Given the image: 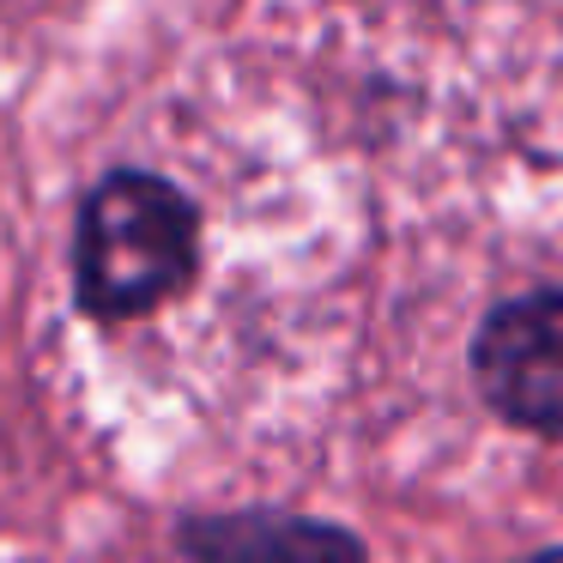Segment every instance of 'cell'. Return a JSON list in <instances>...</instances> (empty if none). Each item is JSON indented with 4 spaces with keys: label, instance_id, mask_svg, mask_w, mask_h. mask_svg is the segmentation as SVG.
<instances>
[{
    "label": "cell",
    "instance_id": "obj_1",
    "mask_svg": "<svg viewBox=\"0 0 563 563\" xmlns=\"http://www.w3.org/2000/svg\"><path fill=\"white\" fill-rule=\"evenodd\" d=\"M200 224L183 188L146 170H115L91 188L79 212L74 279L79 303L103 321H128L170 303L195 279Z\"/></svg>",
    "mask_w": 563,
    "mask_h": 563
},
{
    "label": "cell",
    "instance_id": "obj_2",
    "mask_svg": "<svg viewBox=\"0 0 563 563\" xmlns=\"http://www.w3.org/2000/svg\"><path fill=\"white\" fill-rule=\"evenodd\" d=\"M473 382L509 424L563 437V291L490 309L473 340Z\"/></svg>",
    "mask_w": 563,
    "mask_h": 563
},
{
    "label": "cell",
    "instance_id": "obj_3",
    "mask_svg": "<svg viewBox=\"0 0 563 563\" xmlns=\"http://www.w3.org/2000/svg\"><path fill=\"white\" fill-rule=\"evenodd\" d=\"M188 551L207 563H364L352 533L291 515H224L188 527Z\"/></svg>",
    "mask_w": 563,
    "mask_h": 563
},
{
    "label": "cell",
    "instance_id": "obj_4",
    "mask_svg": "<svg viewBox=\"0 0 563 563\" xmlns=\"http://www.w3.org/2000/svg\"><path fill=\"white\" fill-rule=\"evenodd\" d=\"M515 563H563V551H533V558H515Z\"/></svg>",
    "mask_w": 563,
    "mask_h": 563
}]
</instances>
